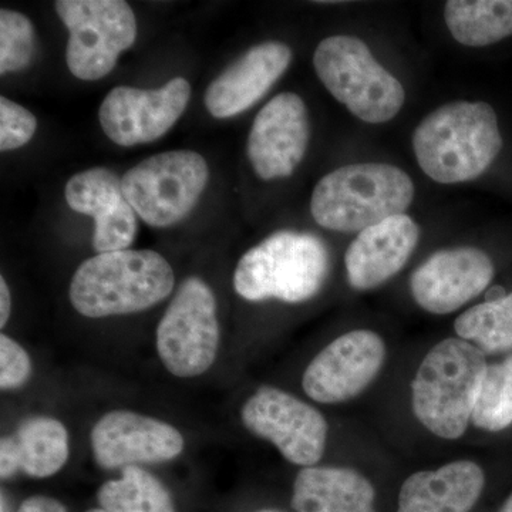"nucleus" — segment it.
<instances>
[{
    "label": "nucleus",
    "instance_id": "0eeeda50",
    "mask_svg": "<svg viewBox=\"0 0 512 512\" xmlns=\"http://www.w3.org/2000/svg\"><path fill=\"white\" fill-rule=\"evenodd\" d=\"M210 180L200 153L167 151L141 161L121 177V185L138 217L154 228L178 224L194 210Z\"/></svg>",
    "mask_w": 512,
    "mask_h": 512
},
{
    "label": "nucleus",
    "instance_id": "6e6552de",
    "mask_svg": "<svg viewBox=\"0 0 512 512\" xmlns=\"http://www.w3.org/2000/svg\"><path fill=\"white\" fill-rule=\"evenodd\" d=\"M55 9L70 33L67 67L84 82L113 72L121 53L136 42V16L124 0H57Z\"/></svg>",
    "mask_w": 512,
    "mask_h": 512
},
{
    "label": "nucleus",
    "instance_id": "a878e982",
    "mask_svg": "<svg viewBox=\"0 0 512 512\" xmlns=\"http://www.w3.org/2000/svg\"><path fill=\"white\" fill-rule=\"evenodd\" d=\"M36 55L35 26L22 13L0 10V74L28 69Z\"/></svg>",
    "mask_w": 512,
    "mask_h": 512
},
{
    "label": "nucleus",
    "instance_id": "f257e3e1",
    "mask_svg": "<svg viewBox=\"0 0 512 512\" xmlns=\"http://www.w3.org/2000/svg\"><path fill=\"white\" fill-rule=\"evenodd\" d=\"M423 173L439 184L476 180L503 150L498 117L484 101H453L431 111L413 133Z\"/></svg>",
    "mask_w": 512,
    "mask_h": 512
},
{
    "label": "nucleus",
    "instance_id": "aec40b11",
    "mask_svg": "<svg viewBox=\"0 0 512 512\" xmlns=\"http://www.w3.org/2000/svg\"><path fill=\"white\" fill-rule=\"evenodd\" d=\"M67 458L66 427L52 417H32L0 441V476L6 480L22 471L33 478L52 477L62 470Z\"/></svg>",
    "mask_w": 512,
    "mask_h": 512
},
{
    "label": "nucleus",
    "instance_id": "9d476101",
    "mask_svg": "<svg viewBox=\"0 0 512 512\" xmlns=\"http://www.w3.org/2000/svg\"><path fill=\"white\" fill-rule=\"evenodd\" d=\"M242 423L256 437L271 441L295 466L313 467L328 444V421L293 394L262 386L242 407Z\"/></svg>",
    "mask_w": 512,
    "mask_h": 512
},
{
    "label": "nucleus",
    "instance_id": "39448f33",
    "mask_svg": "<svg viewBox=\"0 0 512 512\" xmlns=\"http://www.w3.org/2000/svg\"><path fill=\"white\" fill-rule=\"evenodd\" d=\"M330 256L322 239L306 232L278 231L249 249L234 272V288L251 302L309 301L329 275Z\"/></svg>",
    "mask_w": 512,
    "mask_h": 512
},
{
    "label": "nucleus",
    "instance_id": "ddd939ff",
    "mask_svg": "<svg viewBox=\"0 0 512 512\" xmlns=\"http://www.w3.org/2000/svg\"><path fill=\"white\" fill-rule=\"evenodd\" d=\"M311 121L305 101L296 93H281L256 114L249 131V163L261 180L291 177L305 158Z\"/></svg>",
    "mask_w": 512,
    "mask_h": 512
},
{
    "label": "nucleus",
    "instance_id": "a211bd4d",
    "mask_svg": "<svg viewBox=\"0 0 512 512\" xmlns=\"http://www.w3.org/2000/svg\"><path fill=\"white\" fill-rule=\"evenodd\" d=\"M419 241V225L407 214L359 232L345 254L349 285L356 291H370L386 284L406 266Z\"/></svg>",
    "mask_w": 512,
    "mask_h": 512
},
{
    "label": "nucleus",
    "instance_id": "cd10ccee",
    "mask_svg": "<svg viewBox=\"0 0 512 512\" xmlns=\"http://www.w3.org/2000/svg\"><path fill=\"white\" fill-rule=\"evenodd\" d=\"M32 362L26 350L9 336H0V387L13 390L28 382Z\"/></svg>",
    "mask_w": 512,
    "mask_h": 512
},
{
    "label": "nucleus",
    "instance_id": "c85d7f7f",
    "mask_svg": "<svg viewBox=\"0 0 512 512\" xmlns=\"http://www.w3.org/2000/svg\"><path fill=\"white\" fill-rule=\"evenodd\" d=\"M18 512H66V508L55 498L36 495L23 501Z\"/></svg>",
    "mask_w": 512,
    "mask_h": 512
},
{
    "label": "nucleus",
    "instance_id": "f8f14e48",
    "mask_svg": "<svg viewBox=\"0 0 512 512\" xmlns=\"http://www.w3.org/2000/svg\"><path fill=\"white\" fill-rule=\"evenodd\" d=\"M386 362L379 333L357 329L320 350L302 377L305 393L322 404L345 403L365 392Z\"/></svg>",
    "mask_w": 512,
    "mask_h": 512
},
{
    "label": "nucleus",
    "instance_id": "b1692460",
    "mask_svg": "<svg viewBox=\"0 0 512 512\" xmlns=\"http://www.w3.org/2000/svg\"><path fill=\"white\" fill-rule=\"evenodd\" d=\"M460 339L480 349L484 355L512 349V292L478 303L461 313L454 322Z\"/></svg>",
    "mask_w": 512,
    "mask_h": 512
},
{
    "label": "nucleus",
    "instance_id": "2f4dec72",
    "mask_svg": "<svg viewBox=\"0 0 512 512\" xmlns=\"http://www.w3.org/2000/svg\"><path fill=\"white\" fill-rule=\"evenodd\" d=\"M87 512H106V511H104L103 508H96V510H90Z\"/></svg>",
    "mask_w": 512,
    "mask_h": 512
},
{
    "label": "nucleus",
    "instance_id": "7ed1b4c3",
    "mask_svg": "<svg viewBox=\"0 0 512 512\" xmlns=\"http://www.w3.org/2000/svg\"><path fill=\"white\" fill-rule=\"evenodd\" d=\"M487 369L484 353L466 340L448 338L433 346L412 382L413 413L421 426L440 439H460Z\"/></svg>",
    "mask_w": 512,
    "mask_h": 512
},
{
    "label": "nucleus",
    "instance_id": "bb28decb",
    "mask_svg": "<svg viewBox=\"0 0 512 512\" xmlns=\"http://www.w3.org/2000/svg\"><path fill=\"white\" fill-rule=\"evenodd\" d=\"M37 130L35 114L20 104L0 97V150L12 151L26 146Z\"/></svg>",
    "mask_w": 512,
    "mask_h": 512
},
{
    "label": "nucleus",
    "instance_id": "4468645a",
    "mask_svg": "<svg viewBox=\"0 0 512 512\" xmlns=\"http://www.w3.org/2000/svg\"><path fill=\"white\" fill-rule=\"evenodd\" d=\"M494 278L490 256L474 247L441 249L413 272L414 302L433 315H448L483 293Z\"/></svg>",
    "mask_w": 512,
    "mask_h": 512
},
{
    "label": "nucleus",
    "instance_id": "473e14b6",
    "mask_svg": "<svg viewBox=\"0 0 512 512\" xmlns=\"http://www.w3.org/2000/svg\"><path fill=\"white\" fill-rule=\"evenodd\" d=\"M258 512H279V511H275V510H261V511H258Z\"/></svg>",
    "mask_w": 512,
    "mask_h": 512
},
{
    "label": "nucleus",
    "instance_id": "1a4fd4ad",
    "mask_svg": "<svg viewBox=\"0 0 512 512\" xmlns=\"http://www.w3.org/2000/svg\"><path fill=\"white\" fill-rule=\"evenodd\" d=\"M220 323L210 286L197 276L185 279L157 328V350L171 375L200 376L217 357Z\"/></svg>",
    "mask_w": 512,
    "mask_h": 512
},
{
    "label": "nucleus",
    "instance_id": "423d86ee",
    "mask_svg": "<svg viewBox=\"0 0 512 512\" xmlns=\"http://www.w3.org/2000/svg\"><path fill=\"white\" fill-rule=\"evenodd\" d=\"M313 67L326 90L365 123H387L403 109V84L359 37H326L316 47Z\"/></svg>",
    "mask_w": 512,
    "mask_h": 512
},
{
    "label": "nucleus",
    "instance_id": "412c9836",
    "mask_svg": "<svg viewBox=\"0 0 512 512\" xmlns=\"http://www.w3.org/2000/svg\"><path fill=\"white\" fill-rule=\"evenodd\" d=\"M376 491L359 471L346 467H305L293 484L296 512H376Z\"/></svg>",
    "mask_w": 512,
    "mask_h": 512
},
{
    "label": "nucleus",
    "instance_id": "f3484780",
    "mask_svg": "<svg viewBox=\"0 0 512 512\" xmlns=\"http://www.w3.org/2000/svg\"><path fill=\"white\" fill-rule=\"evenodd\" d=\"M291 62L292 50L285 43L251 47L208 86L204 96L208 113L215 119H229L251 109L284 76Z\"/></svg>",
    "mask_w": 512,
    "mask_h": 512
},
{
    "label": "nucleus",
    "instance_id": "c756f323",
    "mask_svg": "<svg viewBox=\"0 0 512 512\" xmlns=\"http://www.w3.org/2000/svg\"><path fill=\"white\" fill-rule=\"evenodd\" d=\"M10 311H12V298H10L9 286L5 278H0V328H5L8 323Z\"/></svg>",
    "mask_w": 512,
    "mask_h": 512
},
{
    "label": "nucleus",
    "instance_id": "f03ea898",
    "mask_svg": "<svg viewBox=\"0 0 512 512\" xmlns=\"http://www.w3.org/2000/svg\"><path fill=\"white\" fill-rule=\"evenodd\" d=\"M173 268L151 249L97 254L74 272L70 302L80 315L100 319L146 311L173 292Z\"/></svg>",
    "mask_w": 512,
    "mask_h": 512
},
{
    "label": "nucleus",
    "instance_id": "5701e85b",
    "mask_svg": "<svg viewBox=\"0 0 512 512\" xmlns=\"http://www.w3.org/2000/svg\"><path fill=\"white\" fill-rule=\"evenodd\" d=\"M97 500L106 512H175L167 488L138 466L123 468L120 480L101 485Z\"/></svg>",
    "mask_w": 512,
    "mask_h": 512
},
{
    "label": "nucleus",
    "instance_id": "2eb2a0df",
    "mask_svg": "<svg viewBox=\"0 0 512 512\" xmlns=\"http://www.w3.org/2000/svg\"><path fill=\"white\" fill-rule=\"evenodd\" d=\"M93 456L106 470L173 460L184 450L175 427L127 410L104 414L92 431Z\"/></svg>",
    "mask_w": 512,
    "mask_h": 512
},
{
    "label": "nucleus",
    "instance_id": "9b49d317",
    "mask_svg": "<svg viewBox=\"0 0 512 512\" xmlns=\"http://www.w3.org/2000/svg\"><path fill=\"white\" fill-rule=\"evenodd\" d=\"M190 99L191 86L184 77H174L160 89L114 87L101 103L100 126L117 146L153 143L180 120Z\"/></svg>",
    "mask_w": 512,
    "mask_h": 512
},
{
    "label": "nucleus",
    "instance_id": "393cba45",
    "mask_svg": "<svg viewBox=\"0 0 512 512\" xmlns=\"http://www.w3.org/2000/svg\"><path fill=\"white\" fill-rule=\"evenodd\" d=\"M471 423L477 429L501 431L512 424V355L488 366Z\"/></svg>",
    "mask_w": 512,
    "mask_h": 512
},
{
    "label": "nucleus",
    "instance_id": "20e7f679",
    "mask_svg": "<svg viewBox=\"0 0 512 512\" xmlns=\"http://www.w3.org/2000/svg\"><path fill=\"white\" fill-rule=\"evenodd\" d=\"M413 200V180L402 168L350 164L320 178L313 188L311 212L320 227L349 234L406 214Z\"/></svg>",
    "mask_w": 512,
    "mask_h": 512
},
{
    "label": "nucleus",
    "instance_id": "7c9ffc66",
    "mask_svg": "<svg viewBox=\"0 0 512 512\" xmlns=\"http://www.w3.org/2000/svg\"><path fill=\"white\" fill-rule=\"evenodd\" d=\"M500 512H512V494L507 498Z\"/></svg>",
    "mask_w": 512,
    "mask_h": 512
},
{
    "label": "nucleus",
    "instance_id": "4be33fe9",
    "mask_svg": "<svg viewBox=\"0 0 512 512\" xmlns=\"http://www.w3.org/2000/svg\"><path fill=\"white\" fill-rule=\"evenodd\" d=\"M444 20L460 45H494L512 36V0H450Z\"/></svg>",
    "mask_w": 512,
    "mask_h": 512
},
{
    "label": "nucleus",
    "instance_id": "6ab92c4d",
    "mask_svg": "<svg viewBox=\"0 0 512 512\" xmlns=\"http://www.w3.org/2000/svg\"><path fill=\"white\" fill-rule=\"evenodd\" d=\"M485 485L483 468L470 460L417 471L404 481L397 512H470Z\"/></svg>",
    "mask_w": 512,
    "mask_h": 512
},
{
    "label": "nucleus",
    "instance_id": "dca6fc26",
    "mask_svg": "<svg viewBox=\"0 0 512 512\" xmlns=\"http://www.w3.org/2000/svg\"><path fill=\"white\" fill-rule=\"evenodd\" d=\"M67 205L94 220L93 248L97 254L123 251L137 235V214L123 192L121 178L106 167L74 174L64 188Z\"/></svg>",
    "mask_w": 512,
    "mask_h": 512
}]
</instances>
